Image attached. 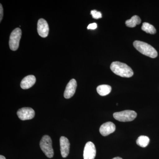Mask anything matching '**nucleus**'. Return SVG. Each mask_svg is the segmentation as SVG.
<instances>
[{"label": "nucleus", "mask_w": 159, "mask_h": 159, "mask_svg": "<svg viewBox=\"0 0 159 159\" xmlns=\"http://www.w3.org/2000/svg\"><path fill=\"white\" fill-rule=\"evenodd\" d=\"M110 68L114 74L120 77L129 78L134 75L132 69L124 63L114 61L111 64Z\"/></svg>", "instance_id": "nucleus-1"}, {"label": "nucleus", "mask_w": 159, "mask_h": 159, "mask_svg": "<svg viewBox=\"0 0 159 159\" xmlns=\"http://www.w3.org/2000/svg\"><path fill=\"white\" fill-rule=\"evenodd\" d=\"M133 45L139 52L145 56L153 58L157 56V52L155 49L147 43L136 40L134 42Z\"/></svg>", "instance_id": "nucleus-2"}, {"label": "nucleus", "mask_w": 159, "mask_h": 159, "mask_svg": "<svg viewBox=\"0 0 159 159\" xmlns=\"http://www.w3.org/2000/svg\"><path fill=\"white\" fill-rule=\"evenodd\" d=\"M52 145V140L51 137L48 135L43 136L40 142L41 149L46 156L49 158H51L54 156V150Z\"/></svg>", "instance_id": "nucleus-3"}, {"label": "nucleus", "mask_w": 159, "mask_h": 159, "mask_svg": "<svg viewBox=\"0 0 159 159\" xmlns=\"http://www.w3.org/2000/svg\"><path fill=\"white\" fill-rule=\"evenodd\" d=\"M137 116V113L132 110L123 111L115 112L113 114L114 118L116 120L122 122L133 121Z\"/></svg>", "instance_id": "nucleus-4"}, {"label": "nucleus", "mask_w": 159, "mask_h": 159, "mask_svg": "<svg viewBox=\"0 0 159 159\" xmlns=\"http://www.w3.org/2000/svg\"><path fill=\"white\" fill-rule=\"evenodd\" d=\"M21 35L22 31L20 28H16L11 32L9 41V47L11 51H16L18 48Z\"/></svg>", "instance_id": "nucleus-5"}, {"label": "nucleus", "mask_w": 159, "mask_h": 159, "mask_svg": "<svg viewBox=\"0 0 159 159\" xmlns=\"http://www.w3.org/2000/svg\"><path fill=\"white\" fill-rule=\"evenodd\" d=\"M18 117L20 120H30L34 118L35 112L31 107H23L20 109L17 112Z\"/></svg>", "instance_id": "nucleus-6"}, {"label": "nucleus", "mask_w": 159, "mask_h": 159, "mask_svg": "<svg viewBox=\"0 0 159 159\" xmlns=\"http://www.w3.org/2000/svg\"><path fill=\"white\" fill-rule=\"evenodd\" d=\"M96 156V148L95 145L92 142H88L84 150V159H94Z\"/></svg>", "instance_id": "nucleus-7"}, {"label": "nucleus", "mask_w": 159, "mask_h": 159, "mask_svg": "<svg viewBox=\"0 0 159 159\" xmlns=\"http://www.w3.org/2000/svg\"><path fill=\"white\" fill-rule=\"evenodd\" d=\"M37 31L41 37L46 38L49 34V28L47 21L43 19H40L38 22Z\"/></svg>", "instance_id": "nucleus-8"}, {"label": "nucleus", "mask_w": 159, "mask_h": 159, "mask_svg": "<svg viewBox=\"0 0 159 159\" xmlns=\"http://www.w3.org/2000/svg\"><path fill=\"white\" fill-rule=\"evenodd\" d=\"M77 81L75 79H73L70 80L66 87L64 93V96L66 99H70L75 94L77 89Z\"/></svg>", "instance_id": "nucleus-9"}, {"label": "nucleus", "mask_w": 159, "mask_h": 159, "mask_svg": "<svg viewBox=\"0 0 159 159\" xmlns=\"http://www.w3.org/2000/svg\"><path fill=\"white\" fill-rule=\"evenodd\" d=\"M116 125L113 122H108L103 123L99 128V132L103 136H107L116 130Z\"/></svg>", "instance_id": "nucleus-10"}, {"label": "nucleus", "mask_w": 159, "mask_h": 159, "mask_svg": "<svg viewBox=\"0 0 159 159\" xmlns=\"http://www.w3.org/2000/svg\"><path fill=\"white\" fill-rule=\"evenodd\" d=\"M60 145L61 156L63 158L66 157L70 152V143L67 138L64 136L61 137Z\"/></svg>", "instance_id": "nucleus-11"}, {"label": "nucleus", "mask_w": 159, "mask_h": 159, "mask_svg": "<svg viewBox=\"0 0 159 159\" xmlns=\"http://www.w3.org/2000/svg\"><path fill=\"white\" fill-rule=\"evenodd\" d=\"M36 82V78L33 75L26 76L22 80L20 87L23 89H30L34 85Z\"/></svg>", "instance_id": "nucleus-12"}, {"label": "nucleus", "mask_w": 159, "mask_h": 159, "mask_svg": "<svg viewBox=\"0 0 159 159\" xmlns=\"http://www.w3.org/2000/svg\"><path fill=\"white\" fill-rule=\"evenodd\" d=\"M97 92L99 95L101 96H105L108 95L111 91V86L107 84H102L97 87Z\"/></svg>", "instance_id": "nucleus-13"}, {"label": "nucleus", "mask_w": 159, "mask_h": 159, "mask_svg": "<svg viewBox=\"0 0 159 159\" xmlns=\"http://www.w3.org/2000/svg\"><path fill=\"white\" fill-rule=\"evenodd\" d=\"M141 19L138 16L135 15L131 18L130 19L127 20L125 21V24L127 27L129 28H134L137 25L141 24Z\"/></svg>", "instance_id": "nucleus-14"}, {"label": "nucleus", "mask_w": 159, "mask_h": 159, "mask_svg": "<svg viewBox=\"0 0 159 159\" xmlns=\"http://www.w3.org/2000/svg\"><path fill=\"white\" fill-rule=\"evenodd\" d=\"M142 31L150 34H155L156 33V29L152 25L148 23H143L142 27Z\"/></svg>", "instance_id": "nucleus-15"}, {"label": "nucleus", "mask_w": 159, "mask_h": 159, "mask_svg": "<svg viewBox=\"0 0 159 159\" xmlns=\"http://www.w3.org/2000/svg\"><path fill=\"white\" fill-rule=\"evenodd\" d=\"M150 139L147 136H140L137 139L136 143L137 145L140 147L145 148L148 145Z\"/></svg>", "instance_id": "nucleus-16"}, {"label": "nucleus", "mask_w": 159, "mask_h": 159, "mask_svg": "<svg viewBox=\"0 0 159 159\" xmlns=\"http://www.w3.org/2000/svg\"><path fill=\"white\" fill-rule=\"evenodd\" d=\"M91 14L92 16L95 19H99L102 18V14L100 11H98L96 10H93L91 11Z\"/></svg>", "instance_id": "nucleus-17"}, {"label": "nucleus", "mask_w": 159, "mask_h": 159, "mask_svg": "<svg viewBox=\"0 0 159 159\" xmlns=\"http://www.w3.org/2000/svg\"><path fill=\"white\" fill-rule=\"evenodd\" d=\"M97 25L96 23H94L92 24H90L88 26L87 29H91V30H94L97 29Z\"/></svg>", "instance_id": "nucleus-18"}, {"label": "nucleus", "mask_w": 159, "mask_h": 159, "mask_svg": "<svg viewBox=\"0 0 159 159\" xmlns=\"http://www.w3.org/2000/svg\"><path fill=\"white\" fill-rule=\"evenodd\" d=\"M0 6V21H2L3 16V9L2 4Z\"/></svg>", "instance_id": "nucleus-19"}, {"label": "nucleus", "mask_w": 159, "mask_h": 159, "mask_svg": "<svg viewBox=\"0 0 159 159\" xmlns=\"http://www.w3.org/2000/svg\"><path fill=\"white\" fill-rule=\"evenodd\" d=\"M0 159H6L5 157L3 156L2 155L0 156Z\"/></svg>", "instance_id": "nucleus-20"}, {"label": "nucleus", "mask_w": 159, "mask_h": 159, "mask_svg": "<svg viewBox=\"0 0 159 159\" xmlns=\"http://www.w3.org/2000/svg\"><path fill=\"white\" fill-rule=\"evenodd\" d=\"M112 159H122V158L120 157H116Z\"/></svg>", "instance_id": "nucleus-21"}]
</instances>
